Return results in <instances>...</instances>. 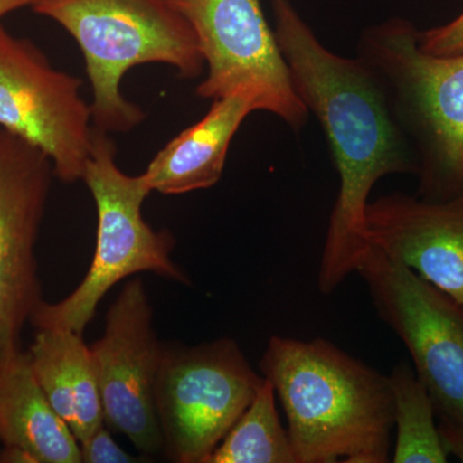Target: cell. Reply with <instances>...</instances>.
Here are the masks:
<instances>
[{
  "instance_id": "30bf717a",
  "label": "cell",
  "mask_w": 463,
  "mask_h": 463,
  "mask_svg": "<svg viewBox=\"0 0 463 463\" xmlns=\"http://www.w3.org/2000/svg\"><path fill=\"white\" fill-rule=\"evenodd\" d=\"M53 176L41 149L0 129V368L43 301L35 245Z\"/></svg>"
},
{
  "instance_id": "5b68a950",
  "label": "cell",
  "mask_w": 463,
  "mask_h": 463,
  "mask_svg": "<svg viewBox=\"0 0 463 463\" xmlns=\"http://www.w3.org/2000/svg\"><path fill=\"white\" fill-rule=\"evenodd\" d=\"M83 182L97 207V245L83 281L65 298L36 307L30 322L36 328H58L83 335L99 301L118 282L138 273H155L188 285L170 255L175 240L169 231H155L143 218L151 188L141 175L125 174L116 164V145L96 128Z\"/></svg>"
},
{
  "instance_id": "e0dca14e",
  "label": "cell",
  "mask_w": 463,
  "mask_h": 463,
  "mask_svg": "<svg viewBox=\"0 0 463 463\" xmlns=\"http://www.w3.org/2000/svg\"><path fill=\"white\" fill-rule=\"evenodd\" d=\"M276 401L273 385L265 379L207 463H297Z\"/></svg>"
},
{
  "instance_id": "7c38bea8",
  "label": "cell",
  "mask_w": 463,
  "mask_h": 463,
  "mask_svg": "<svg viewBox=\"0 0 463 463\" xmlns=\"http://www.w3.org/2000/svg\"><path fill=\"white\" fill-rule=\"evenodd\" d=\"M368 245L463 304V196L432 203L395 192L365 207Z\"/></svg>"
},
{
  "instance_id": "ffe728a7",
  "label": "cell",
  "mask_w": 463,
  "mask_h": 463,
  "mask_svg": "<svg viewBox=\"0 0 463 463\" xmlns=\"http://www.w3.org/2000/svg\"><path fill=\"white\" fill-rule=\"evenodd\" d=\"M438 432L441 446L448 456H456L463 462V425L452 420L438 419Z\"/></svg>"
},
{
  "instance_id": "52a82bcc",
  "label": "cell",
  "mask_w": 463,
  "mask_h": 463,
  "mask_svg": "<svg viewBox=\"0 0 463 463\" xmlns=\"http://www.w3.org/2000/svg\"><path fill=\"white\" fill-rule=\"evenodd\" d=\"M196 35L206 78L196 88L203 99L248 94L258 111L281 118L295 132L309 112L291 75L260 0H167Z\"/></svg>"
},
{
  "instance_id": "6da1fadb",
  "label": "cell",
  "mask_w": 463,
  "mask_h": 463,
  "mask_svg": "<svg viewBox=\"0 0 463 463\" xmlns=\"http://www.w3.org/2000/svg\"><path fill=\"white\" fill-rule=\"evenodd\" d=\"M270 8L294 90L321 125L339 174L318 269L319 291L330 295L370 248L364 219L374 184L390 174L416 175V158L373 69L326 48L291 0H270Z\"/></svg>"
},
{
  "instance_id": "7402d4cb",
  "label": "cell",
  "mask_w": 463,
  "mask_h": 463,
  "mask_svg": "<svg viewBox=\"0 0 463 463\" xmlns=\"http://www.w3.org/2000/svg\"><path fill=\"white\" fill-rule=\"evenodd\" d=\"M33 0H0V21L17 9L32 7Z\"/></svg>"
},
{
  "instance_id": "9c48e42d",
  "label": "cell",
  "mask_w": 463,
  "mask_h": 463,
  "mask_svg": "<svg viewBox=\"0 0 463 463\" xmlns=\"http://www.w3.org/2000/svg\"><path fill=\"white\" fill-rule=\"evenodd\" d=\"M81 81L0 24V129L41 149L63 183L83 181L96 128Z\"/></svg>"
},
{
  "instance_id": "ac0fdd59",
  "label": "cell",
  "mask_w": 463,
  "mask_h": 463,
  "mask_svg": "<svg viewBox=\"0 0 463 463\" xmlns=\"http://www.w3.org/2000/svg\"><path fill=\"white\" fill-rule=\"evenodd\" d=\"M420 47L432 56L463 53V12L455 20L434 29L420 32Z\"/></svg>"
},
{
  "instance_id": "8fae6325",
  "label": "cell",
  "mask_w": 463,
  "mask_h": 463,
  "mask_svg": "<svg viewBox=\"0 0 463 463\" xmlns=\"http://www.w3.org/2000/svg\"><path fill=\"white\" fill-rule=\"evenodd\" d=\"M163 346L145 282L130 279L109 307L105 334L90 350L105 423L146 455L163 450L155 403Z\"/></svg>"
},
{
  "instance_id": "8992f818",
  "label": "cell",
  "mask_w": 463,
  "mask_h": 463,
  "mask_svg": "<svg viewBox=\"0 0 463 463\" xmlns=\"http://www.w3.org/2000/svg\"><path fill=\"white\" fill-rule=\"evenodd\" d=\"M264 381L231 337L163 346L155 403L170 461L207 463Z\"/></svg>"
},
{
  "instance_id": "ba28073f",
  "label": "cell",
  "mask_w": 463,
  "mask_h": 463,
  "mask_svg": "<svg viewBox=\"0 0 463 463\" xmlns=\"http://www.w3.org/2000/svg\"><path fill=\"white\" fill-rule=\"evenodd\" d=\"M355 273L381 321L403 341L437 419L463 425V304L370 246Z\"/></svg>"
},
{
  "instance_id": "3957f363",
  "label": "cell",
  "mask_w": 463,
  "mask_h": 463,
  "mask_svg": "<svg viewBox=\"0 0 463 463\" xmlns=\"http://www.w3.org/2000/svg\"><path fill=\"white\" fill-rule=\"evenodd\" d=\"M30 8L78 43L94 128L102 132H130L146 118L121 90L130 69L160 63L184 79L199 78L205 69L194 29L167 0H33Z\"/></svg>"
},
{
  "instance_id": "7a4b0ae2",
  "label": "cell",
  "mask_w": 463,
  "mask_h": 463,
  "mask_svg": "<svg viewBox=\"0 0 463 463\" xmlns=\"http://www.w3.org/2000/svg\"><path fill=\"white\" fill-rule=\"evenodd\" d=\"M259 370L285 411L295 462L392 461L389 376L321 337H270Z\"/></svg>"
},
{
  "instance_id": "5bb4252c",
  "label": "cell",
  "mask_w": 463,
  "mask_h": 463,
  "mask_svg": "<svg viewBox=\"0 0 463 463\" xmlns=\"http://www.w3.org/2000/svg\"><path fill=\"white\" fill-rule=\"evenodd\" d=\"M27 353L43 392L79 443L105 425L96 364L83 335L38 328Z\"/></svg>"
},
{
  "instance_id": "4fadbf2b",
  "label": "cell",
  "mask_w": 463,
  "mask_h": 463,
  "mask_svg": "<svg viewBox=\"0 0 463 463\" xmlns=\"http://www.w3.org/2000/svg\"><path fill=\"white\" fill-rule=\"evenodd\" d=\"M255 111L257 103L248 94L213 100L201 120L157 152L143 179L152 192L167 196L212 188L223 175L232 139Z\"/></svg>"
},
{
  "instance_id": "44dd1931",
  "label": "cell",
  "mask_w": 463,
  "mask_h": 463,
  "mask_svg": "<svg viewBox=\"0 0 463 463\" xmlns=\"http://www.w3.org/2000/svg\"><path fill=\"white\" fill-rule=\"evenodd\" d=\"M0 463H38L23 448L3 446L0 449Z\"/></svg>"
},
{
  "instance_id": "2e32d148",
  "label": "cell",
  "mask_w": 463,
  "mask_h": 463,
  "mask_svg": "<svg viewBox=\"0 0 463 463\" xmlns=\"http://www.w3.org/2000/svg\"><path fill=\"white\" fill-rule=\"evenodd\" d=\"M397 430L394 463H446L448 455L439 438L437 413L428 389L402 359L389 376Z\"/></svg>"
},
{
  "instance_id": "d6986e66",
  "label": "cell",
  "mask_w": 463,
  "mask_h": 463,
  "mask_svg": "<svg viewBox=\"0 0 463 463\" xmlns=\"http://www.w3.org/2000/svg\"><path fill=\"white\" fill-rule=\"evenodd\" d=\"M81 463H134L136 456L125 452L109 434L106 425L79 443Z\"/></svg>"
},
{
  "instance_id": "277c9868",
  "label": "cell",
  "mask_w": 463,
  "mask_h": 463,
  "mask_svg": "<svg viewBox=\"0 0 463 463\" xmlns=\"http://www.w3.org/2000/svg\"><path fill=\"white\" fill-rule=\"evenodd\" d=\"M356 50L412 148L416 196L432 203L463 196V53H426L420 30L398 17L367 27Z\"/></svg>"
},
{
  "instance_id": "9a60e30c",
  "label": "cell",
  "mask_w": 463,
  "mask_h": 463,
  "mask_svg": "<svg viewBox=\"0 0 463 463\" xmlns=\"http://www.w3.org/2000/svg\"><path fill=\"white\" fill-rule=\"evenodd\" d=\"M0 443L38 463H81L74 434L52 407L23 350L0 368Z\"/></svg>"
}]
</instances>
